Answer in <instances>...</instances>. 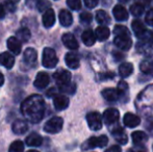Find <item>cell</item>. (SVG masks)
I'll return each mask as SVG.
<instances>
[{"instance_id":"obj_1","label":"cell","mask_w":153,"mask_h":152,"mask_svg":"<svg viewBox=\"0 0 153 152\" xmlns=\"http://www.w3.org/2000/svg\"><path fill=\"white\" fill-rule=\"evenodd\" d=\"M46 104L40 95H31L27 97L21 104V113L28 121L39 123L45 114Z\"/></svg>"},{"instance_id":"obj_2","label":"cell","mask_w":153,"mask_h":152,"mask_svg":"<svg viewBox=\"0 0 153 152\" xmlns=\"http://www.w3.org/2000/svg\"><path fill=\"white\" fill-rule=\"evenodd\" d=\"M59 63V59H57V55L55 53V51L51 48H45L43 51V55H42V64L45 68H54L55 66Z\"/></svg>"},{"instance_id":"obj_3","label":"cell","mask_w":153,"mask_h":152,"mask_svg":"<svg viewBox=\"0 0 153 152\" xmlns=\"http://www.w3.org/2000/svg\"><path fill=\"white\" fill-rule=\"evenodd\" d=\"M108 143V139L106 136H92L90 138L85 144L82 145L83 150H90L94 148H103Z\"/></svg>"},{"instance_id":"obj_4","label":"cell","mask_w":153,"mask_h":152,"mask_svg":"<svg viewBox=\"0 0 153 152\" xmlns=\"http://www.w3.org/2000/svg\"><path fill=\"white\" fill-rule=\"evenodd\" d=\"M64 120L61 117H53L45 123L44 131L47 133H57L62 130Z\"/></svg>"},{"instance_id":"obj_5","label":"cell","mask_w":153,"mask_h":152,"mask_svg":"<svg viewBox=\"0 0 153 152\" xmlns=\"http://www.w3.org/2000/svg\"><path fill=\"white\" fill-rule=\"evenodd\" d=\"M87 122L90 129L97 131L102 128V117L98 112H91L87 115Z\"/></svg>"},{"instance_id":"obj_6","label":"cell","mask_w":153,"mask_h":152,"mask_svg":"<svg viewBox=\"0 0 153 152\" xmlns=\"http://www.w3.org/2000/svg\"><path fill=\"white\" fill-rule=\"evenodd\" d=\"M115 45L122 51H127L130 49L131 45H132V41H131L130 35H122V36H116L115 40H114Z\"/></svg>"},{"instance_id":"obj_7","label":"cell","mask_w":153,"mask_h":152,"mask_svg":"<svg viewBox=\"0 0 153 152\" xmlns=\"http://www.w3.org/2000/svg\"><path fill=\"white\" fill-rule=\"evenodd\" d=\"M120 118V113L117 108H107L103 113V121L105 122L106 125H114L117 124Z\"/></svg>"},{"instance_id":"obj_8","label":"cell","mask_w":153,"mask_h":152,"mask_svg":"<svg viewBox=\"0 0 153 152\" xmlns=\"http://www.w3.org/2000/svg\"><path fill=\"white\" fill-rule=\"evenodd\" d=\"M53 78L59 87H62L71 82V73L67 70L59 69L53 74Z\"/></svg>"},{"instance_id":"obj_9","label":"cell","mask_w":153,"mask_h":152,"mask_svg":"<svg viewBox=\"0 0 153 152\" xmlns=\"http://www.w3.org/2000/svg\"><path fill=\"white\" fill-rule=\"evenodd\" d=\"M36 57H38V54H36V49L27 48L23 54V64H25L27 68H30L36 65Z\"/></svg>"},{"instance_id":"obj_10","label":"cell","mask_w":153,"mask_h":152,"mask_svg":"<svg viewBox=\"0 0 153 152\" xmlns=\"http://www.w3.org/2000/svg\"><path fill=\"white\" fill-rule=\"evenodd\" d=\"M123 123L126 127L134 128L141 123V118L139 116L132 114V113H126L123 117Z\"/></svg>"},{"instance_id":"obj_11","label":"cell","mask_w":153,"mask_h":152,"mask_svg":"<svg viewBox=\"0 0 153 152\" xmlns=\"http://www.w3.org/2000/svg\"><path fill=\"white\" fill-rule=\"evenodd\" d=\"M62 41L65 46L68 49H70V50H76L79 47V44H78V42H77L76 38L70 33H64V36L62 37Z\"/></svg>"},{"instance_id":"obj_12","label":"cell","mask_w":153,"mask_h":152,"mask_svg":"<svg viewBox=\"0 0 153 152\" xmlns=\"http://www.w3.org/2000/svg\"><path fill=\"white\" fill-rule=\"evenodd\" d=\"M111 134L115 138V140L117 141L119 144L122 145H126L127 142H128V136H127L126 132L124 131V129L121 128L120 126H116L114 129L111 130Z\"/></svg>"},{"instance_id":"obj_13","label":"cell","mask_w":153,"mask_h":152,"mask_svg":"<svg viewBox=\"0 0 153 152\" xmlns=\"http://www.w3.org/2000/svg\"><path fill=\"white\" fill-rule=\"evenodd\" d=\"M49 81H50V77H49V75L46 72H39L33 85L36 89L43 90L49 85Z\"/></svg>"},{"instance_id":"obj_14","label":"cell","mask_w":153,"mask_h":152,"mask_svg":"<svg viewBox=\"0 0 153 152\" xmlns=\"http://www.w3.org/2000/svg\"><path fill=\"white\" fill-rule=\"evenodd\" d=\"M53 105L57 110H64L69 106V98L65 95H55L53 98Z\"/></svg>"},{"instance_id":"obj_15","label":"cell","mask_w":153,"mask_h":152,"mask_svg":"<svg viewBox=\"0 0 153 152\" xmlns=\"http://www.w3.org/2000/svg\"><path fill=\"white\" fill-rule=\"evenodd\" d=\"M55 23V14L52 8H48L46 12H44L43 15V25L46 28H50L54 25Z\"/></svg>"},{"instance_id":"obj_16","label":"cell","mask_w":153,"mask_h":152,"mask_svg":"<svg viewBox=\"0 0 153 152\" xmlns=\"http://www.w3.org/2000/svg\"><path fill=\"white\" fill-rule=\"evenodd\" d=\"M7 48L12 53L18 55L22 50V44L16 37H10L7 40Z\"/></svg>"},{"instance_id":"obj_17","label":"cell","mask_w":153,"mask_h":152,"mask_svg":"<svg viewBox=\"0 0 153 152\" xmlns=\"http://www.w3.org/2000/svg\"><path fill=\"white\" fill-rule=\"evenodd\" d=\"M113 15L117 21H126L128 19V12L124 6L117 4L113 10Z\"/></svg>"},{"instance_id":"obj_18","label":"cell","mask_w":153,"mask_h":152,"mask_svg":"<svg viewBox=\"0 0 153 152\" xmlns=\"http://www.w3.org/2000/svg\"><path fill=\"white\" fill-rule=\"evenodd\" d=\"M65 62L66 65L68 66L70 69H77L80 65V61H79L78 55H76L73 52H69L65 56Z\"/></svg>"},{"instance_id":"obj_19","label":"cell","mask_w":153,"mask_h":152,"mask_svg":"<svg viewBox=\"0 0 153 152\" xmlns=\"http://www.w3.org/2000/svg\"><path fill=\"white\" fill-rule=\"evenodd\" d=\"M15 65V59L10 52H3L0 54V66H3L6 69H12Z\"/></svg>"},{"instance_id":"obj_20","label":"cell","mask_w":153,"mask_h":152,"mask_svg":"<svg viewBox=\"0 0 153 152\" xmlns=\"http://www.w3.org/2000/svg\"><path fill=\"white\" fill-rule=\"evenodd\" d=\"M102 97L108 102H116L120 98V95L118 93L117 89L107 87V89L102 91Z\"/></svg>"},{"instance_id":"obj_21","label":"cell","mask_w":153,"mask_h":152,"mask_svg":"<svg viewBox=\"0 0 153 152\" xmlns=\"http://www.w3.org/2000/svg\"><path fill=\"white\" fill-rule=\"evenodd\" d=\"M131 139L135 146H144L148 141V136L144 131H134L131 133Z\"/></svg>"},{"instance_id":"obj_22","label":"cell","mask_w":153,"mask_h":152,"mask_svg":"<svg viewBox=\"0 0 153 152\" xmlns=\"http://www.w3.org/2000/svg\"><path fill=\"white\" fill-rule=\"evenodd\" d=\"M13 132L16 134H24L28 130V125L23 120H16L12 126Z\"/></svg>"},{"instance_id":"obj_23","label":"cell","mask_w":153,"mask_h":152,"mask_svg":"<svg viewBox=\"0 0 153 152\" xmlns=\"http://www.w3.org/2000/svg\"><path fill=\"white\" fill-rule=\"evenodd\" d=\"M59 23H61L62 26H64V27L71 26L73 23L72 14L67 10H62L61 12H59Z\"/></svg>"},{"instance_id":"obj_24","label":"cell","mask_w":153,"mask_h":152,"mask_svg":"<svg viewBox=\"0 0 153 152\" xmlns=\"http://www.w3.org/2000/svg\"><path fill=\"white\" fill-rule=\"evenodd\" d=\"M131 27H132V31L134 33L135 37H137V39H140L142 36L144 35V33H146V31H147L145 25H144L143 22L140 21V20L132 21V23H131Z\"/></svg>"},{"instance_id":"obj_25","label":"cell","mask_w":153,"mask_h":152,"mask_svg":"<svg viewBox=\"0 0 153 152\" xmlns=\"http://www.w3.org/2000/svg\"><path fill=\"white\" fill-rule=\"evenodd\" d=\"M25 142H26L27 146H29V147H39L42 145L43 138L40 136V134L34 133L33 132V133H30L28 136H27Z\"/></svg>"},{"instance_id":"obj_26","label":"cell","mask_w":153,"mask_h":152,"mask_svg":"<svg viewBox=\"0 0 153 152\" xmlns=\"http://www.w3.org/2000/svg\"><path fill=\"white\" fill-rule=\"evenodd\" d=\"M95 37L98 41H105L109 38V35H111V31H109L108 27L107 26H98L95 30Z\"/></svg>"},{"instance_id":"obj_27","label":"cell","mask_w":153,"mask_h":152,"mask_svg":"<svg viewBox=\"0 0 153 152\" xmlns=\"http://www.w3.org/2000/svg\"><path fill=\"white\" fill-rule=\"evenodd\" d=\"M81 40L85 43V46H93L96 42V37H95V33L92 29H87L82 33L81 35Z\"/></svg>"},{"instance_id":"obj_28","label":"cell","mask_w":153,"mask_h":152,"mask_svg":"<svg viewBox=\"0 0 153 152\" xmlns=\"http://www.w3.org/2000/svg\"><path fill=\"white\" fill-rule=\"evenodd\" d=\"M137 52H140L143 55H146V56H151V55H153V47L151 44H148V43H144V42L137 43Z\"/></svg>"},{"instance_id":"obj_29","label":"cell","mask_w":153,"mask_h":152,"mask_svg":"<svg viewBox=\"0 0 153 152\" xmlns=\"http://www.w3.org/2000/svg\"><path fill=\"white\" fill-rule=\"evenodd\" d=\"M133 65L130 63H123L119 68V74L123 78H127L132 74Z\"/></svg>"},{"instance_id":"obj_30","label":"cell","mask_w":153,"mask_h":152,"mask_svg":"<svg viewBox=\"0 0 153 152\" xmlns=\"http://www.w3.org/2000/svg\"><path fill=\"white\" fill-rule=\"evenodd\" d=\"M96 20L97 22L99 23L100 25H102V26H106V25H108L109 23H111V18H109V16L107 15V13L105 12V10H98V12L96 13Z\"/></svg>"},{"instance_id":"obj_31","label":"cell","mask_w":153,"mask_h":152,"mask_svg":"<svg viewBox=\"0 0 153 152\" xmlns=\"http://www.w3.org/2000/svg\"><path fill=\"white\" fill-rule=\"evenodd\" d=\"M140 69L144 74L147 75H152L153 74V62L150 59H145L140 65Z\"/></svg>"},{"instance_id":"obj_32","label":"cell","mask_w":153,"mask_h":152,"mask_svg":"<svg viewBox=\"0 0 153 152\" xmlns=\"http://www.w3.org/2000/svg\"><path fill=\"white\" fill-rule=\"evenodd\" d=\"M30 31L28 28H21L17 31V39H18L20 42H27V41L30 39Z\"/></svg>"},{"instance_id":"obj_33","label":"cell","mask_w":153,"mask_h":152,"mask_svg":"<svg viewBox=\"0 0 153 152\" xmlns=\"http://www.w3.org/2000/svg\"><path fill=\"white\" fill-rule=\"evenodd\" d=\"M24 151V143L22 141H15L10 144L8 152H23Z\"/></svg>"},{"instance_id":"obj_34","label":"cell","mask_w":153,"mask_h":152,"mask_svg":"<svg viewBox=\"0 0 153 152\" xmlns=\"http://www.w3.org/2000/svg\"><path fill=\"white\" fill-rule=\"evenodd\" d=\"M144 5L142 3H134L130 6V13L133 15L134 17H140L142 14L144 13Z\"/></svg>"},{"instance_id":"obj_35","label":"cell","mask_w":153,"mask_h":152,"mask_svg":"<svg viewBox=\"0 0 153 152\" xmlns=\"http://www.w3.org/2000/svg\"><path fill=\"white\" fill-rule=\"evenodd\" d=\"M36 8L39 10V12L43 13V12H46L48 8H50V2L48 0H36Z\"/></svg>"},{"instance_id":"obj_36","label":"cell","mask_w":153,"mask_h":152,"mask_svg":"<svg viewBox=\"0 0 153 152\" xmlns=\"http://www.w3.org/2000/svg\"><path fill=\"white\" fill-rule=\"evenodd\" d=\"M114 35L115 36H122V35H130L128 28L123 25H116L114 28Z\"/></svg>"},{"instance_id":"obj_37","label":"cell","mask_w":153,"mask_h":152,"mask_svg":"<svg viewBox=\"0 0 153 152\" xmlns=\"http://www.w3.org/2000/svg\"><path fill=\"white\" fill-rule=\"evenodd\" d=\"M59 90L62 92V93H68V94H74L75 90H76V85L74 83H68L66 85H62V87H59Z\"/></svg>"},{"instance_id":"obj_38","label":"cell","mask_w":153,"mask_h":152,"mask_svg":"<svg viewBox=\"0 0 153 152\" xmlns=\"http://www.w3.org/2000/svg\"><path fill=\"white\" fill-rule=\"evenodd\" d=\"M92 19H93L92 14H90L88 12L81 13L80 16H79V20H80V22L82 24H90L92 22Z\"/></svg>"},{"instance_id":"obj_39","label":"cell","mask_w":153,"mask_h":152,"mask_svg":"<svg viewBox=\"0 0 153 152\" xmlns=\"http://www.w3.org/2000/svg\"><path fill=\"white\" fill-rule=\"evenodd\" d=\"M67 5L73 10H79L81 8L80 0H67Z\"/></svg>"},{"instance_id":"obj_40","label":"cell","mask_w":153,"mask_h":152,"mask_svg":"<svg viewBox=\"0 0 153 152\" xmlns=\"http://www.w3.org/2000/svg\"><path fill=\"white\" fill-rule=\"evenodd\" d=\"M117 91H118V93H119L120 97H122L123 95L127 94V91H128V85H127V83L125 82V81H120V82L118 83Z\"/></svg>"},{"instance_id":"obj_41","label":"cell","mask_w":153,"mask_h":152,"mask_svg":"<svg viewBox=\"0 0 153 152\" xmlns=\"http://www.w3.org/2000/svg\"><path fill=\"white\" fill-rule=\"evenodd\" d=\"M145 21L149 26H153V10H149L147 12Z\"/></svg>"},{"instance_id":"obj_42","label":"cell","mask_w":153,"mask_h":152,"mask_svg":"<svg viewBox=\"0 0 153 152\" xmlns=\"http://www.w3.org/2000/svg\"><path fill=\"white\" fill-rule=\"evenodd\" d=\"M85 1V4L87 7L89 8H94L97 6V4L99 3V0H83Z\"/></svg>"},{"instance_id":"obj_43","label":"cell","mask_w":153,"mask_h":152,"mask_svg":"<svg viewBox=\"0 0 153 152\" xmlns=\"http://www.w3.org/2000/svg\"><path fill=\"white\" fill-rule=\"evenodd\" d=\"M128 152H147V149L144 146H135L134 145V147L129 149Z\"/></svg>"},{"instance_id":"obj_44","label":"cell","mask_w":153,"mask_h":152,"mask_svg":"<svg viewBox=\"0 0 153 152\" xmlns=\"http://www.w3.org/2000/svg\"><path fill=\"white\" fill-rule=\"evenodd\" d=\"M101 80H108V79H114L115 78V74L111 73V72H108V73H104L101 75Z\"/></svg>"},{"instance_id":"obj_45","label":"cell","mask_w":153,"mask_h":152,"mask_svg":"<svg viewBox=\"0 0 153 152\" xmlns=\"http://www.w3.org/2000/svg\"><path fill=\"white\" fill-rule=\"evenodd\" d=\"M105 152H122V149L119 145H114V146L109 147L108 149H106Z\"/></svg>"},{"instance_id":"obj_46","label":"cell","mask_w":153,"mask_h":152,"mask_svg":"<svg viewBox=\"0 0 153 152\" xmlns=\"http://www.w3.org/2000/svg\"><path fill=\"white\" fill-rule=\"evenodd\" d=\"M5 6H6V8H7L8 10H10V12H14V10H16V5H15L14 2L8 1V0L5 2Z\"/></svg>"},{"instance_id":"obj_47","label":"cell","mask_w":153,"mask_h":152,"mask_svg":"<svg viewBox=\"0 0 153 152\" xmlns=\"http://www.w3.org/2000/svg\"><path fill=\"white\" fill-rule=\"evenodd\" d=\"M4 16H5V10H4L3 6L0 4V19H2Z\"/></svg>"},{"instance_id":"obj_48","label":"cell","mask_w":153,"mask_h":152,"mask_svg":"<svg viewBox=\"0 0 153 152\" xmlns=\"http://www.w3.org/2000/svg\"><path fill=\"white\" fill-rule=\"evenodd\" d=\"M54 92H55V89H51L47 92V96L48 97H51V96H54Z\"/></svg>"},{"instance_id":"obj_49","label":"cell","mask_w":153,"mask_h":152,"mask_svg":"<svg viewBox=\"0 0 153 152\" xmlns=\"http://www.w3.org/2000/svg\"><path fill=\"white\" fill-rule=\"evenodd\" d=\"M3 83H4V76H3V74L0 72V87H1Z\"/></svg>"},{"instance_id":"obj_50","label":"cell","mask_w":153,"mask_h":152,"mask_svg":"<svg viewBox=\"0 0 153 152\" xmlns=\"http://www.w3.org/2000/svg\"><path fill=\"white\" fill-rule=\"evenodd\" d=\"M120 2H123V3H127V2L129 1V0H119Z\"/></svg>"},{"instance_id":"obj_51","label":"cell","mask_w":153,"mask_h":152,"mask_svg":"<svg viewBox=\"0 0 153 152\" xmlns=\"http://www.w3.org/2000/svg\"><path fill=\"white\" fill-rule=\"evenodd\" d=\"M8 1H12V2H14V3H17V2H19L20 0H8Z\"/></svg>"},{"instance_id":"obj_52","label":"cell","mask_w":153,"mask_h":152,"mask_svg":"<svg viewBox=\"0 0 153 152\" xmlns=\"http://www.w3.org/2000/svg\"><path fill=\"white\" fill-rule=\"evenodd\" d=\"M28 152H39V151H36V150H30V151H28Z\"/></svg>"}]
</instances>
